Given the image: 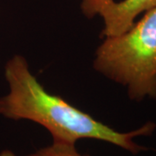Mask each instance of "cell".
I'll list each match as a JSON object with an SVG mask.
<instances>
[{"instance_id": "1", "label": "cell", "mask_w": 156, "mask_h": 156, "mask_svg": "<svg viewBox=\"0 0 156 156\" xmlns=\"http://www.w3.org/2000/svg\"><path fill=\"white\" fill-rule=\"evenodd\" d=\"M5 76L9 93L0 97V115L9 120H27L45 128L53 142L76 145L81 139L108 142L138 154L148 150L134 139L149 136L156 124L147 122L129 132H119L78 109L59 95L47 91L31 73L26 59L16 55L7 62Z\"/></svg>"}, {"instance_id": "2", "label": "cell", "mask_w": 156, "mask_h": 156, "mask_svg": "<svg viewBox=\"0 0 156 156\" xmlns=\"http://www.w3.org/2000/svg\"><path fill=\"white\" fill-rule=\"evenodd\" d=\"M93 65L123 86L130 100L156 99V7L125 32L105 37Z\"/></svg>"}, {"instance_id": "3", "label": "cell", "mask_w": 156, "mask_h": 156, "mask_svg": "<svg viewBox=\"0 0 156 156\" xmlns=\"http://www.w3.org/2000/svg\"><path fill=\"white\" fill-rule=\"evenodd\" d=\"M156 7V0H84L81 9L86 17L99 15L103 20L101 35L114 37L130 29L141 13Z\"/></svg>"}, {"instance_id": "4", "label": "cell", "mask_w": 156, "mask_h": 156, "mask_svg": "<svg viewBox=\"0 0 156 156\" xmlns=\"http://www.w3.org/2000/svg\"><path fill=\"white\" fill-rule=\"evenodd\" d=\"M25 156H89L79 153L76 145L52 142V144Z\"/></svg>"}, {"instance_id": "5", "label": "cell", "mask_w": 156, "mask_h": 156, "mask_svg": "<svg viewBox=\"0 0 156 156\" xmlns=\"http://www.w3.org/2000/svg\"><path fill=\"white\" fill-rule=\"evenodd\" d=\"M0 156H18L14 152H12L10 149H5L0 152Z\"/></svg>"}, {"instance_id": "6", "label": "cell", "mask_w": 156, "mask_h": 156, "mask_svg": "<svg viewBox=\"0 0 156 156\" xmlns=\"http://www.w3.org/2000/svg\"><path fill=\"white\" fill-rule=\"evenodd\" d=\"M82 1H84V0H82Z\"/></svg>"}]
</instances>
